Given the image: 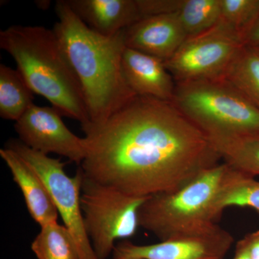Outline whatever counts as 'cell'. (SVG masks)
<instances>
[{"label": "cell", "mask_w": 259, "mask_h": 259, "mask_svg": "<svg viewBox=\"0 0 259 259\" xmlns=\"http://www.w3.org/2000/svg\"><path fill=\"white\" fill-rule=\"evenodd\" d=\"M207 139L221 159L230 166L253 177L259 175V137L210 136Z\"/></svg>", "instance_id": "e0dca14e"}, {"label": "cell", "mask_w": 259, "mask_h": 259, "mask_svg": "<svg viewBox=\"0 0 259 259\" xmlns=\"http://www.w3.org/2000/svg\"><path fill=\"white\" fill-rule=\"evenodd\" d=\"M122 67L129 88L138 96L173 100L176 81L166 69L164 61L126 47Z\"/></svg>", "instance_id": "7c38bea8"}, {"label": "cell", "mask_w": 259, "mask_h": 259, "mask_svg": "<svg viewBox=\"0 0 259 259\" xmlns=\"http://www.w3.org/2000/svg\"><path fill=\"white\" fill-rule=\"evenodd\" d=\"M177 14L187 37L197 36L219 23L221 0H183Z\"/></svg>", "instance_id": "ffe728a7"}, {"label": "cell", "mask_w": 259, "mask_h": 259, "mask_svg": "<svg viewBox=\"0 0 259 259\" xmlns=\"http://www.w3.org/2000/svg\"><path fill=\"white\" fill-rule=\"evenodd\" d=\"M172 102L207 137H259V108L227 80L176 82Z\"/></svg>", "instance_id": "5b68a950"}, {"label": "cell", "mask_w": 259, "mask_h": 259, "mask_svg": "<svg viewBox=\"0 0 259 259\" xmlns=\"http://www.w3.org/2000/svg\"><path fill=\"white\" fill-rule=\"evenodd\" d=\"M244 45L259 47V14L243 39Z\"/></svg>", "instance_id": "cb8c5ba5"}, {"label": "cell", "mask_w": 259, "mask_h": 259, "mask_svg": "<svg viewBox=\"0 0 259 259\" xmlns=\"http://www.w3.org/2000/svg\"><path fill=\"white\" fill-rule=\"evenodd\" d=\"M238 243L246 250L250 259H259V231L247 234Z\"/></svg>", "instance_id": "603a6c76"}, {"label": "cell", "mask_w": 259, "mask_h": 259, "mask_svg": "<svg viewBox=\"0 0 259 259\" xmlns=\"http://www.w3.org/2000/svg\"><path fill=\"white\" fill-rule=\"evenodd\" d=\"M125 47L166 61L187 38L177 13L144 17L123 30Z\"/></svg>", "instance_id": "8fae6325"}, {"label": "cell", "mask_w": 259, "mask_h": 259, "mask_svg": "<svg viewBox=\"0 0 259 259\" xmlns=\"http://www.w3.org/2000/svg\"><path fill=\"white\" fill-rule=\"evenodd\" d=\"M229 168L218 163L178 190L149 196L139 209V226L161 241L214 226V202Z\"/></svg>", "instance_id": "277c9868"}, {"label": "cell", "mask_w": 259, "mask_h": 259, "mask_svg": "<svg viewBox=\"0 0 259 259\" xmlns=\"http://www.w3.org/2000/svg\"><path fill=\"white\" fill-rule=\"evenodd\" d=\"M6 147L18 153L41 177L64 226L76 242L80 258L97 259L83 223L80 201L83 177L81 167H78L74 177H69L65 171V163L60 160L34 151L20 140L10 141Z\"/></svg>", "instance_id": "52a82bcc"}, {"label": "cell", "mask_w": 259, "mask_h": 259, "mask_svg": "<svg viewBox=\"0 0 259 259\" xmlns=\"http://www.w3.org/2000/svg\"><path fill=\"white\" fill-rule=\"evenodd\" d=\"M34 93L18 69L0 65V116L18 121L34 105Z\"/></svg>", "instance_id": "2e32d148"}, {"label": "cell", "mask_w": 259, "mask_h": 259, "mask_svg": "<svg viewBox=\"0 0 259 259\" xmlns=\"http://www.w3.org/2000/svg\"><path fill=\"white\" fill-rule=\"evenodd\" d=\"M140 12L144 17L177 13L183 0H136Z\"/></svg>", "instance_id": "7402d4cb"}, {"label": "cell", "mask_w": 259, "mask_h": 259, "mask_svg": "<svg viewBox=\"0 0 259 259\" xmlns=\"http://www.w3.org/2000/svg\"><path fill=\"white\" fill-rule=\"evenodd\" d=\"M83 133L85 177L134 197L174 192L221 159L173 102L153 97H135Z\"/></svg>", "instance_id": "6da1fadb"}, {"label": "cell", "mask_w": 259, "mask_h": 259, "mask_svg": "<svg viewBox=\"0 0 259 259\" xmlns=\"http://www.w3.org/2000/svg\"><path fill=\"white\" fill-rule=\"evenodd\" d=\"M31 249L38 259H81L74 238L58 222L40 227Z\"/></svg>", "instance_id": "d6986e66"}, {"label": "cell", "mask_w": 259, "mask_h": 259, "mask_svg": "<svg viewBox=\"0 0 259 259\" xmlns=\"http://www.w3.org/2000/svg\"><path fill=\"white\" fill-rule=\"evenodd\" d=\"M87 25L105 36H113L143 18L136 0H66Z\"/></svg>", "instance_id": "5bb4252c"}, {"label": "cell", "mask_w": 259, "mask_h": 259, "mask_svg": "<svg viewBox=\"0 0 259 259\" xmlns=\"http://www.w3.org/2000/svg\"><path fill=\"white\" fill-rule=\"evenodd\" d=\"M259 14V0H221V20L244 39Z\"/></svg>", "instance_id": "44dd1931"}, {"label": "cell", "mask_w": 259, "mask_h": 259, "mask_svg": "<svg viewBox=\"0 0 259 259\" xmlns=\"http://www.w3.org/2000/svg\"><path fill=\"white\" fill-rule=\"evenodd\" d=\"M0 48L13 58L34 94L50 102L61 116L90 125L82 88L54 30L12 25L0 32Z\"/></svg>", "instance_id": "3957f363"}, {"label": "cell", "mask_w": 259, "mask_h": 259, "mask_svg": "<svg viewBox=\"0 0 259 259\" xmlns=\"http://www.w3.org/2000/svg\"><path fill=\"white\" fill-rule=\"evenodd\" d=\"M243 46L241 35L220 20L208 31L187 37L165 66L176 82L221 79Z\"/></svg>", "instance_id": "ba28073f"}, {"label": "cell", "mask_w": 259, "mask_h": 259, "mask_svg": "<svg viewBox=\"0 0 259 259\" xmlns=\"http://www.w3.org/2000/svg\"><path fill=\"white\" fill-rule=\"evenodd\" d=\"M229 207H250L259 214L258 181L255 180L254 177L231 166L214 202L218 218L221 217L225 209Z\"/></svg>", "instance_id": "9a60e30c"}, {"label": "cell", "mask_w": 259, "mask_h": 259, "mask_svg": "<svg viewBox=\"0 0 259 259\" xmlns=\"http://www.w3.org/2000/svg\"><path fill=\"white\" fill-rule=\"evenodd\" d=\"M147 197L129 195L83 175L81 211L97 259H107L113 253L117 240L127 239L136 234L140 227L139 209Z\"/></svg>", "instance_id": "8992f818"}, {"label": "cell", "mask_w": 259, "mask_h": 259, "mask_svg": "<svg viewBox=\"0 0 259 259\" xmlns=\"http://www.w3.org/2000/svg\"><path fill=\"white\" fill-rule=\"evenodd\" d=\"M53 107L33 105L18 121L15 130L20 141L34 151L67 158L78 166L87 155L84 138L73 134Z\"/></svg>", "instance_id": "9c48e42d"}, {"label": "cell", "mask_w": 259, "mask_h": 259, "mask_svg": "<svg viewBox=\"0 0 259 259\" xmlns=\"http://www.w3.org/2000/svg\"><path fill=\"white\" fill-rule=\"evenodd\" d=\"M223 79L238 89L259 108V47L243 46Z\"/></svg>", "instance_id": "ac0fdd59"}, {"label": "cell", "mask_w": 259, "mask_h": 259, "mask_svg": "<svg viewBox=\"0 0 259 259\" xmlns=\"http://www.w3.org/2000/svg\"><path fill=\"white\" fill-rule=\"evenodd\" d=\"M113 259H144L140 258H134V257H127L125 255L120 254L117 252L113 251Z\"/></svg>", "instance_id": "484cf974"}, {"label": "cell", "mask_w": 259, "mask_h": 259, "mask_svg": "<svg viewBox=\"0 0 259 259\" xmlns=\"http://www.w3.org/2000/svg\"><path fill=\"white\" fill-rule=\"evenodd\" d=\"M233 259H250L246 250L239 243H237L236 253Z\"/></svg>", "instance_id": "d4e9b609"}, {"label": "cell", "mask_w": 259, "mask_h": 259, "mask_svg": "<svg viewBox=\"0 0 259 259\" xmlns=\"http://www.w3.org/2000/svg\"><path fill=\"white\" fill-rule=\"evenodd\" d=\"M0 156L21 190L30 216L40 227L57 223L59 212L41 177L18 153L8 147L0 149Z\"/></svg>", "instance_id": "4fadbf2b"}, {"label": "cell", "mask_w": 259, "mask_h": 259, "mask_svg": "<svg viewBox=\"0 0 259 259\" xmlns=\"http://www.w3.org/2000/svg\"><path fill=\"white\" fill-rule=\"evenodd\" d=\"M57 35L79 79L90 125H101L135 97L122 67L125 49L123 31L105 36L93 31L73 11L66 0L56 2Z\"/></svg>", "instance_id": "7a4b0ae2"}, {"label": "cell", "mask_w": 259, "mask_h": 259, "mask_svg": "<svg viewBox=\"0 0 259 259\" xmlns=\"http://www.w3.org/2000/svg\"><path fill=\"white\" fill-rule=\"evenodd\" d=\"M231 233L217 224L205 231L183 235L151 245L124 241L114 251L144 259H224L233 245Z\"/></svg>", "instance_id": "30bf717a"}]
</instances>
